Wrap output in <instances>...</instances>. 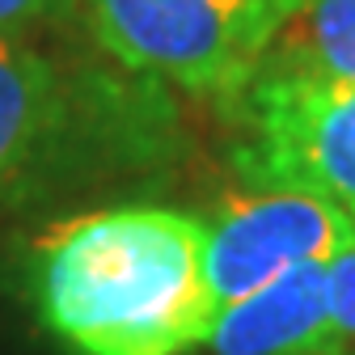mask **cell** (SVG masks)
Masks as SVG:
<instances>
[{
  "label": "cell",
  "mask_w": 355,
  "mask_h": 355,
  "mask_svg": "<svg viewBox=\"0 0 355 355\" xmlns=\"http://www.w3.org/2000/svg\"><path fill=\"white\" fill-rule=\"evenodd\" d=\"M326 266H296L216 313L211 355H338Z\"/></svg>",
  "instance_id": "obj_6"
},
{
  "label": "cell",
  "mask_w": 355,
  "mask_h": 355,
  "mask_svg": "<svg viewBox=\"0 0 355 355\" xmlns=\"http://www.w3.org/2000/svg\"><path fill=\"white\" fill-rule=\"evenodd\" d=\"M38 322L72 355H191L220 304L207 225L178 207H106L55 225L30 262Z\"/></svg>",
  "instance_id": "obj_1"
},
{
  "label": "cell",
  "mask_w": 355,
  "mask_h": 355,
  "mask_svg": "<svg viewBox=\"0 0 355 355\" xmlns=\"http://www.w3.org/2000/svg\"><path fill=\"white\" fill-rule=\"evenodd\" d=\"M85 123L80 85L21 30H0V207L51 187Z\"/></svg>",
  "instance_id": "obj_5"
},
{
  "label": "cell",
  "mask_w": 355,
  "mask_h": 355,
  "mask_svg": "<svg viewBox=\"0 0 355 355\" xmlns=\"http://www.w3.org/2000/svg\"><path fill=\"white\" fill-rule=\"evenodd\" d=\"M326 292L338 355H355V241L326 266Z\"/></svg>",
  "instance_id": "obj_8"
},
{
  "label": "cell",
  "mask_w": 355,
  "mask_h": 355,
  "mask_svg": "<svg viewBox=\"0 0 355 355\" xmlns=\"http://www.w3.org/2000/svg\"><path fill=\"white\" fill-rule=\"evenodd\" d=\"M258 72L355 80V0H304Z\"/></svg>",
  "instance_id": "obj_7"
},
{
  "label": "cell",
  "mask_w": 355,
  "mask_h": 355,
  "mask_svg": "<svg viewBox=\"0 0 355 355\" xmlns=\"http://www.w3.org/2000/svg\"><path fill=\"white\" fill-rule=\"evenodd\" d=\"M229 106L233 169L250 187L304 191L355 216V80L258 72Z\"/></svg>",
  "instance_id": "obj_3"
},
{
  "label": "cell",
  "mask_w": 355,
  "mask_h": 355,
  "mask_svg": "<svg viewBox=\"0 0 355 355\" xmlns=\"http://www.w3.org/2000/svg\"><path fill=\"white\" fill-rule=\"evenodd\" d=\"M94 38L131 72L237 98L304 0H80Z\"/></svg>",
  "instance_id": "obj_2"
},
{
  "label": "cell",
  "mask_w": 355,
  "mask_h": 355,
  "mask_svg": "<svg viewBox=\"0 0 355 355\" xmlns=\"http://www.w3.org/2000/svg\"><path fill=\"white\" fill-rule=\"evenodd\" d=\"M207 225V288L225 309L296 266L334 262L355 241V216L304 195L250 187L229 199Z\"/></svg>",
  "instance_id": "obj_4"
},
{
  "label": "cell",
  "mask_w": 355,
  "mask_h": 355,
  "mask_svg": "<svg viewBox=\"0 0 355 355\" xmlns=\"http://www.w3.org/2000/svg\"><path fill=\"white\" fill-rule=\"evenodd\" d=\"M76 0H0V30H26L34 21L64 17Z\"/></svg>",
  "instance_id": "obj_9"
}]
</instances>
